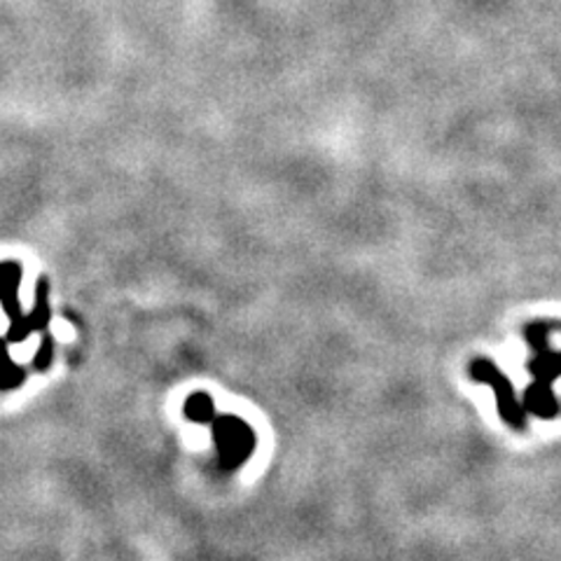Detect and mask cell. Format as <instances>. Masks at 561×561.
<instances>
[{
	"instance_id": "cell-1",
	"label": "cell",
	"mask_w": 561,
	"mask_h": 561,
	"mask_svg": "<svg viewBox=\"0 0 561 561\" xmlns=\"http://www.w3.org/2000/svg\"><path fill=\"white\" fill-rule=\"evenodd\" d=\"M468 377L476 383H484L494 389L499 414L507 426H511L513 431H526V424H529V419L526 416H529V412H526L513 381L501 373V367L494 360L484 358V356L472 358L468 363Z\"/></svg>"
},
{
	"instance_id": "cell-2",
	"label": "cell",
	"mask_w": 561,
	"mask_h": 561,
	"mask_svg": "<svg viewBox=\"0 0 561 561\" xmlns=\"http://www.w3.org/2000/svg\"><path fill=\"white\" fill-rule=\"evenodd\" d=\"M214 440L218 447L220 466L225 470H234L243 461H249L255 447V435L251 426L239 416H220L214 421Z\"/></svg>"
},
{
	"instance_id": "cell-3",
	"label": "cell",
	"mask_w": 561,
	"mask_h": 561,
	"mask_svg": "<svg viewBox=\"0 0 561 561\" xmlns=\"http://www.w3.org/2000/svg\"><path fill=\"white\" fill-rule=\"evenodd\" d=\"M47 280L41 278L38 288H35V307L28 316H22V319L12 321L10 330H8V342L16 344L24 342L33 330H45L47 319H49V305H47Z\"/></svg>"
},
{
	"instance_id": "cell-4",
	"label": "cell",
	"mask_w": 561,
	"mask_h": 561,
	"mask_svg": "<svg viewBox=\"0 0 561 561\" xmlns=\"http://www.w3.org/2000/svg\"><path fill=\"white\" fill-rule=\"evenodd\" d=\"M522 402H524L526 412L538 416V419H546V421L554 419L561 412V402L552 391V383L538 381V379H534L531 386H526Z\"/></svg>"
},
{
	"instance_id": "cell-5",
	"label": "cell",
	"mask_w": 561,
	"mask_h": 561,
	"mask_svg": "<svg viewBox=\"0 0 561 561\" xmlns=\"http://www.w3.org/2000/svg\"><path fill=\"white\" fill-rule=\"evenodd\" d=\"M22 280V267L16 262H3L0 265V302L5 307V313L12 321L22 319V307L16 300V288H20Z\"/></svg>"
},
{
	"instance_id": "cell-6",
	"label": "cell",
	"mask_w": 561,
	"mask_h": 561,
	"mask_svg": "<svg viewBox=\"0 0 561 561\" xmlns=\"http://www.w3.org/2000/svg\"><path fill=\"white\" fill-rule=\"evenodd\" d=\"M529 373L534 379L554 383L561 377V351H554L552 346L548 351H540V354H534L529 360Z\"/></svg>"
},
{
	"instance_id": "cell-7",
	"label": "cell",
	"mask_w": 561,
	"mask_h": 561,
	"mask_svg": "<svg viewBox=\"0 0 561 561\" xmlns=\"http://www.w3.org/2000/svg\"><path fill=\"white\" fill-rule=\"evenodd\" d=\"M557 328H559V323H552V321H531V323L524 325L522 335H524V342L529 344L534 354H540V351L550 348V335H552V330H557Z\"/></svg>"
},
{
	"instance_id": "cell-8",
	"label": "cell",
	"mask_w": 561,
	"mask_h": 561,
	"mask_svg": "<svg viewBox=\"0 0 561 561\" xmlns=\"http://www.w3.org/2000/svg\"><path fill=\"white\" fill-rule=\"evenodd\" d=\"M185 416L195 424H208V421L216 419V405L208 393H195L190 396L185 402Z\"/></svg>"
},
{
	"instance_id": "cell-9",
	"label": "cell",
	"mask_w": 561,
	"mask_h": 561,
	"mask_svg": "<svg viewBox=\"0 0 561 561\" xmlns=\"http://www.w3.org/2000/svg\"><path fill=\"white\" fill-rule=\"evenodd\" d=\"M24 377L26 373L10 358L5 342H0V391L16 389L24 381Z\"/></svg>"
},
{
	"instance_id": "cell-10",
	"label": "cell",
	"mask_w": 561,
	"mask_h": 561,
	"mask_svg": "<svg viewBox=\"0 0 561 561\" xmlns=\"http://www.w3.org/2000/svg\"><path fill=\"white\" fill-rule=\"evenodd\" d=\"M49 363H51V337H45L38 356H35V367H38V370H47Z\"/></svg>"
},
{
	"instance_id": "cell-11",
	"label": "cell",
	"mask_w": 561,
	"mask_h": 561,
	"mask_svg": "<svg viewBox=\"0 0 561 561\" xmlns=\"http://www.w3.org/2000/svg\"><path fill=\"white\" fill-rule=\"evenodd\" d=\"M559 330H561V323H559Z\"/></svg>"
}]
</instances>
